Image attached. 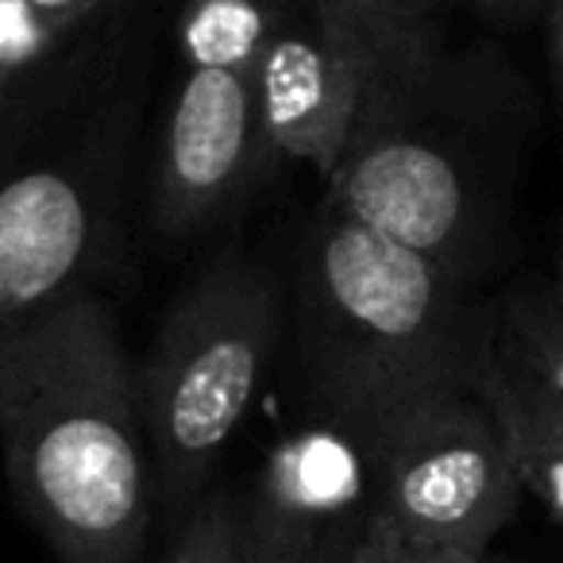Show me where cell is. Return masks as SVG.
Masks as SVG:
<instances>
[{"label": "cell", "mask_w": 563, "mask_h": 563, "mask_svg": "<svg viewBox=\"0 0 563 563\" xmlns=\"http://www.w3.org/2000/svg\"><path fill=\"white\" fill-rule=\"evenodd\" d=\"M163 27L158 0H120L63 58L0 81V332L109 263Z\"/></svg>", "instance_id": "6da1fadb"}, {"label": "cell", "mask_w": 563, "mask_h": 563, "mask_svg": "<svg viewBox=\"0 0 563 563\" xmlns=\"http://www.w3.org/2000/svg\"><path fill=\"white\" fill-rule=\"evenodd\" d=\"M386 78L324 194L363 224L429 255L467 286L501 263L517 178L537 132V93L494 43L448 35L378 43Z\"/></svg>", "instance_id": "7a4b0ae2"}, {"label": "cell", "mask_w": 563, "mask_h": 563, "mask_svg": "<svg viewBox=\"0 0 563 563\" xmlns=\"http://www.w3.org/2000/svg\"><path fill=\"white\" fill-rule=\"evenodd\" d=\"M286 321L313 417L367 452L424 401L490 375L494 298L329 194L301 228Z\"/></svg>", "instance_id": "3957f363"}, {"label": "cell", "mask_w": 563, "mask_h": 563, "mask_svg": "<svg viewBox=\"0 0 563 563\" xmlns=\"http://www.w3.org/2000/svg\"><path fill=\"white\" fill-rule=\"evenodd\" d=\"M0 452L58 563H140L155 471L117 313L70 294L0 332Z\"/></svg>", "instance_id": "277c9868"}, {"label": "cell", "mask_w": 563, "mask_h": 563, "mask_svg": "<svg viewBox=\"0 0 563 563\" xmlns=\"http://www.w3.org/2000/svg\"><path fill=\"white\" fill-rule=\"evenodd\" d=\"M286 324V290L255 258L220 255L174 298L135 367L155 498L189 514L243 429Z\"/></svg>", "instance_id": "5b68a950"}, {"label": "cell", "mask_w": 563, "mask_h": 563, "mask_svg": "<svg viewBox=\"0 0 563 563\" xmlns=\"http://www.w3.org/2000/svg\"><path fill=\"white\" fill-rule=\"evenodd\" d=\"M371 460L375 514L401 537L463 560L486 555L525 494L514 432L483 390L424 401Z\"/></svg>", "instance_id": "8992f818"}, {"label": "cell", "mask_w": 563, "mask_h": 563, "mask_svg": "<svg viewBox=\"0 0 563 563\" xmlns=\"http://www.w3.org/2000/svg\"><path fill=\"white\" fill-rule=\"evenodd\" d=\"M386 78L383 47L347 0H313L251 70L274 155L336 170L367 128Z\"/></svg>", "instance_id": "52a82bcc"}, {"label": "cell", "mask_w": 563, "mask_h": 563, "mask_svg": "<svg viewBox=\"0 0 563 563\" xmlns=\"http://www.w3.org/2000/svg\"><path fill=\"white\" fill-rule=\"evenodd\" d=\"M274 158L251 78L181 66L151 151V224L170 240L212 232Z\"/></svg>", "instance_id": "ba28073f"}, {"label": "cell", "mask_w": 563, "mask_h": 563, "mask_svg": "<svg viewBox=\"0 0 563 563\" xmlns=\"http://www.w3.org/2000/svg\"><path fill=\"white\" fill-rule=\"evenodd\" d=\"M240 514L251 552L340 563L375 517V460L344 429L317 421L266 455Z\"/></svg>", "instance_id": "9c48e42d"}, {"label": "cell", "mask_w": 563, "mask_h": 563, "mask_svg": "<svg viewBox=\"0 0 563 563\" xmlns=\"http://www.w3.org/2000/svg\"><path fill=\"white\" fill-rule=\"evenodd\" d=\"M483 394L514 432L521 471L563 448V228L544 271L494 298Z\"/></svg>", "instance_id": "30bf717a"}, {"label": "cell", "mask_w": 563, "mask_h": 563, "mask_svg": "<svg viewBox=\"0 0 563 563\" xmlns=\"http://www.w3.org/2000/svg\"><path fill=\"white\" fill-rule=\"evenodd\" d=\"M313 0H170L166 32L181 66L228 70L251 78L263 51Z\"/></svg>", "instance_id": "8fae6325"}, {"label": "cell", "mask_w": 563, "mask_h": 563, "mask_svg": "<svg viewBox=\"0 0 563 563\" xmlns=\"http://www.w3.org/2000/svg\"><path fill=\"white\" fill-rule=\"evenodd\" d=\"M166 563H247L240 501L224 490L205 494L186 514Z\"/></svg>", "instance_id": "7c38bea8"}, {"label": "cell", "mask_w": 563, "mask_h": 563, "mask_svg": "<svg viewBox=\"0 0 563 563\" xmlns=\"http://www.w3.org/2000/svg\"><path fill=\"white\" fill-rule=\"evenodd\" d=\"M78 40L81 35H58L27 0H0V81L43 70Z\"/></svg>", "instance_id": "4fadbf2b"}, {"label": "cell", "mask_w": 563, "mask_h": 563, "mask_svg": "<svg viewBox=\"0 0 563 563\" xmlns=\"http://www.w3.org/2000/svg\"><path fill=\"white\" fill-rule=\"evenodd\" d=\"M375 43L444 32V12L455 0H347Z\"/></svg>", "instance_id": "5bb4252c"}, {"label": "cell", "mask_w": 563, "mask_h": 563, "mask_svg": "<svg viewBox=\"0 0 563 563\" xmlns=\"http://www.w3.org/2000/svg\"><path fill=\"white\" fill-rule=\"evenodd\" d=\"M340 563H475V560H463V555L417 544V540L401 537L394 525H386L383 517L375 514Z\"/></svg>", "instance_id": "9a60e30c"}, {"label": "cell", "mask_w": 563, "mask_h": 563, "mask_svg": "<svg viewBox=\"0 0 563 563\" xmlns=\"http://www.w3.org/2000/svg\"><path fill=\"white\" fill-rule=\"evenodd\" d=\"M58 35H86L97 20H104L120 0H27Z\"/></svg>", "instance_id": "2e32d148"}, {"label": "cell", "mask_w": 563, "mask_h": 563, "mask_svg": "<svg viewBox=\"0 0 563 563\" xmlns=\"http://www.w3.org/2000/svg\"><path fill=\"white\" fill-rule=\"evenodd\" d=\"M471 16L483 20L490 32H525L544 20L548 0H455Z\"/></svg>", "instance_id": "e0dca14e"}, {"label": "cell", "mask_w": 563, "mask_h": 563, "mask_svg": "<svg viewBox=\"0 0 563 563\" xmlns=\"http://www.w3.org/2000/svg\"><path fill=\"white\" fill-rule=\"evenodd\" d=\"M544 43H548V74H552L555 101L563 104V0H548L544 9Z\"/></svg>", "instance_id": "ac0fdd59"}, {"label": "cell", "mask_w": 563, "mask_h": 563, "mask_svg": "<svg viewBox=\"0 0 563 563\" xmlns=\"http://www.w3.org/2000/svg\"><path fill=\"white\" fill-rule=\"evenodd\" d=\"M247 563H324L313 555H286V552H251L247 548Z\"/></svg>", "instance_id": "d6986e66"}, {"label": "cell", "mask_w": 563, "mask_h": 563, "mask_svg": "<svg viewBox=\"0 0 563 563\" xmlns=\"http://www.w3.org/2000/svg\"><path fill=\"white\" fill-rule=\"evenodd\" d=\"M475 563H509V560H490V555H478Z\"/></svg>", "instance_id": "ffe728a7"}, {"label": "cell", "mask_w": 563, "mask_h": 563, "mask_svg": "<svg viewBox=\"0 0 563 563\" xmlns=\"http://www.w3.org/2000/svg\"><path fill=\"white\" fill-rule=\"evenodd\" d=\"M158 4H163V9H166V4H170V0H158Z\"/></svg>", "instance_id": "44dd1931"}]
</instances>
